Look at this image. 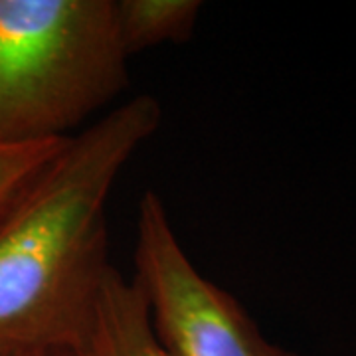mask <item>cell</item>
Masks as SVG:
<instances>
[{
    "instance_id": "cell-1",
    "label": "cell",
    "mask_w": 356,
    "mask_h": 356,
    "mask_svg": "<svg viewBox=\"0 0 356 356\" xmlns=\"http://www.w3.org/2000/svg\"><path fill=\"white\" fill-rule=\"evenodd\" d=\"M161 123L153 95L115 105L65 139L0 218V356L76 348L113 267L111 192Z\"/></svg>"
},
{
    "instance_id": "cell-2",
    "label": "cell",
    "mask_w": 356,
    "mask_h": 356,
    "mask_svg": "<svg viewBox=\"0 0 356 356\" xmlns=\"http://www.w3.org/2000/svg\"><path fill=\"white\" fill-rule=\"evenodd\" d=\"M129 60L115 0H0V147L74 137L123 93Z\"/></svg>"
},
{
    "instance_id": "cell-3",
    "label": "cell",
    "mask_w": 356,
    "mask_h": 356,
    "mask_svg": "<svg viewBox=\"0 0 356 356\" xmlns=\"http://www.w3.org/2000/svg\"><path fill=\"white\" fill-rule=\"evenodd\" d=\"M133 280L175 356H297L271 343L242 303L196 267L153 191L139 200Z\"/></svg>"
},
{
    "instance_id": "cell-4",
    "label": "cell",
    "mask_w": 356,
    "mask_h": 356,
    "mask_svg": "<svg viewBox=\"0 0 356 356\" xmlns=\"http://www.w3.org/2000/svg\"><path fill=\"white\" fill-rule=\"evenodd\" d=\"M74 356H175L154 329L137 281L111 267Z\"/></svg>"
},
{
    "instance_id": "cell-5",
    "label": "cell",
    "mask_w": 356,
    "mask_h": 356,
    "mask_svg": "<svg viewBox=\"0 0 356 356\" xmlns=\"http://www.w3.org/2000/svg\"><path fill=\"white\" fill-rule=\"evenodd\" d=\"M119 36L127 56L192 38L202 14L200 0H115Z\"/></svg>"
},
{
    "instance_id": "cell-6",
    "label": "cell",
    "mask_w": 356,
    "mask_h": 356,
    "mask_svg": "<svg viewBox=\"0 0 356 356\" xmlns=\"http://www.w3.org/2000/svg\"><path fill=\"white\" fill-rule=\"evenodd\" d=\"M64 140L0 147V218L8 212L18 196L38 177L40 170L50 163Z\"/></svg>"
},
{
    "instance_id": "cell-7",
    "label": "cell",
    "mask_w": 356,
    "mask_h": 356,
    "mask_svg": "<svg viewBox=\"0 0 356 356\" xmlns=\"http://www.w3.org/2000/svg\"><path fill=\"white\" fill-rule=\"evenodd\" d=\"M8 356H74L72 350H48V353H26V355H8Z\"/></svg>"
}]
</instances>
